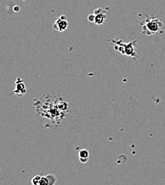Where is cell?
I'll return each mask as SVG.
<instances>
[{
    "instance_id": "1",
    "label": "cell",
    "mask_w": 165,
    "mask_h": 185,
    "mask_svg": "<svg viewBox=\"0 0 165 185\" xmlns=\"http://www.w3.org/2000/svg\"><path fill=\"white\" fill-rule=\"evenodd\" d=\"M142 33L146 36H152L159 34L162 31L164 24L161 20L157 17H147L142 23Z\"/></svg>"
},
{
    "instance_id": "2",
    "label": "cell",
    "mask_w": 165,
    "mask_h": 185,
    "mask_svg": "<svg viewBox=\"0 0 165 185\" xmlns=\"http://www.w3.org/2000/svg\"><path fill=\"white\" fill-rule=\"evenodd\" d=\"M111 41L113 43H115V49L119 51L120 54L122 55L127 56H130L133 59L138 58V56L137 54V52L134 49V46L136 45V41H132L128 43H125L123 42L122 40H107Z\"/></svg>"
},
{
    "instance_id": "3",
    "label": "cell",
    "mask_w": 165,
    "mask_h": 185,
    "mask_svg": "<svg viewBox=\"0 0 165 185\" xmlns=\"http://www.w3.org/2000/svg\"><path fill=\"white\" fill-rule=\"evenodd\" d=\"M68 27V22L67 21V18L65 15H62L59 18H58L54 24H53V29L59 32L64 31Z\"/></svg>"
},
{
    "instance_id": "4",
    "label": "cell",
    "mask_w": 165,
    "mask_h": 185,
    "mask_svg": "<svg viewBox=\"0 0 165 185\" xmlns=\"http://www.w3.org/2000/svg\"><path fill=\"white\" fill-rule=\"evenodd\" d=\"M95 15H96V18H95L94 23L96 25H101L105 22V21L107 18V14L105 11L103 10L102 8L96 9V10H94Z\"/></svg>"
},
{
    "instance_id": "5",
    "label": "cell",
    "mask_w": 165,
    "mask_h": 185,
    "mask_svg": "<svg viewBox=\"0 0 165 185\" xmlns=\"http://www.w3.org/2000/svg\"><path fill=\"white\" fill-rule=\"evenodd\" d=\"M26 92L27 89L24 82H23V80L20 78H18L17 80H16V88L13 91V92L16 96L21 97L24 96L26 93Z\"/></svg>"
},
{
    "instance_id": "6",
    "label": "cell",
    "mask_w": 165,
    "mask_h": 185,
    "mask_svg": "<svg viewBox=\"0 0 165 185\" xmlns=\"http://www.w3.org/2000/svg\"><path fill=\"white\" fill-rule=\"evenodd\" d=\"M79 160L82 163H86L89 160V152L88 150L83 149L79 151Z\"/></svg>"
},
{
    "instance_id": "7",
    "label": "cell",
    "mask_w": 165,
    "mask_h": 185,
    "mask_svg": "<svg viewBox=\"0 0 165 185\" xmlns=\"http://www.w3.org/2000/svg\"><path fill=\"white\" fill-rule=\"evenodd\" d=\"M46 177L48 178V185H53L56 183L57 179L55 175H46Z\"/></svg>"
},
{
    "instance_id": "8",
    "label": "cell",
    "mask_w": 165,
    "mask_h": 185,
    "mask_svg": "<svg viewBox=\"0 0 165 185\" xmlns=\"http://www.w3.org/2000/svg\"><path fill=\"white\" fill-rule=\"evenodd\" d=\"M41 179V176H39V175L35 176L34 177L32 178L31 184L34 185H40Z\"/></svg>"
},
{
    "instance_id": "9",
    "label": "cell",
    "mask_w": 165,
    "mask_h": 185,
    "mask_svg": "<svg viewBox=\"0 0 165 185\" xmlns=\"http://www.w3.org/2000/svg\"><path fill=\"white\" fill-rule=\"evenodd\" d=\"M40 185H48V178L46 177V176H45V177H42V176H41Z\"/></svg>"
},
{
    "instance_id": "10",
    "label": "cell",
    "mask_w": 165,
    "mask_h": 185,
    "mask_svg": "<svg viewBox=\"0 0 165 185\" xmlns=\"http://www.w3.org/2000/svg\"><path fill=\"white\" fill-rule=\"evenodd\" d=\"M59 109L64 110L67 109L68 106H67V103H66V102H61V103H59Z\"/></svg>"
},
{
    "instance_id": "11",
    "label": "cell",
    "mask_w": 165,
    "mask_h": 185,
    "mask_svg": "<svg viewBox=\"0 0 165 185\" xmlns=\"http://www.w3.org/2000/svg\"><path fill=\"white\" fill-rule=\"evenodd\" d=\"M95 18H96V15H95L94 13L90 14L88 15V20L90 22H93L94 23Z\"/></svg>"
},
{
    "instance_id": "12",
    "label": "cell",
    "mask_w": 165,
    "mask_h": 185,
    "mask_svg": "<svg viewBox=\"0 0 165 185\" xmlns=\"http://www.w3.org/2000/svg\"><path fill=\"white\" fill-rule=\"evenodd\" d=\"M14 11H19V6H14Z\"/></svg>"
}]
</instances>
